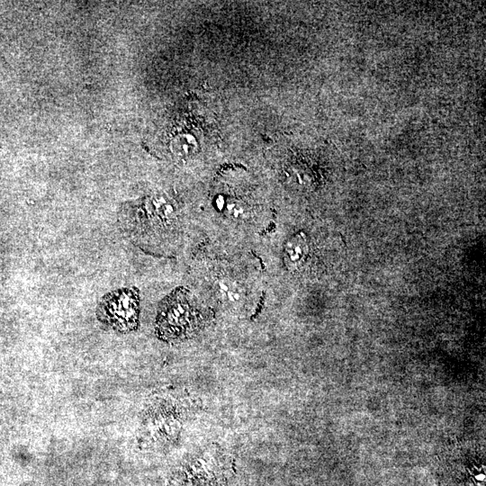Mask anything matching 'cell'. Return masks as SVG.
Instances as JSON below:
<instances>
[{"label": "cell", "mask_w": 486, "mask_h": 486, "mask_svg": "<svg viewBox=\"0 0 486 486\" xmlns=\"http://www.w3.org/2000/svg\"><path fill=\"white\" fill-rule=\"evenodd\" d=\"M307 252L308 247L302 236H294L285 245V263L288 266L295 267L305 259Z\"/></svg>", "instance_id": "obj_6"}, {"label": "cell", "mask_w": 486, "mask_h": 486, "mask_svg": "<svg viewBox=\"0 0 486 486\" xmlns=\"http://www.w3.org/2000/svg\"><path fill=\"white\" fill-rule=\"evenodd\" d=\"M140 297L135 288H122L104 295L96 309V318L105 327L120 332L135 330L139 325Z\"/></svg>", "instance_id": "obj_2"}, {"label": "cell", "mask_w": 486, "mask_h": 486, "mask_svg": "<svg viewBox=\"0 0 486 486\" xmlns=\"http://www.w3.org/2000/svg\"><path fill=\"white\" fill-rule=\"evenodd\" d=\"M216 204L233 220L246 221L250 219V207L243 201L238 199H224L222 196H220V198L216 199Z\"/></svg>", "instance_id": "obj_5"}, {"label": "cell", "mask_w": 486, "mask_h": 486, "mask_svg": "<svg viewBox=\"0 0 486 486\" xmlns=\"http://www.w3.org/2000/svg\"><path fill=\"white\" fill-rule=\"evenodd\" d=\"M248 291L243 284L231 278L220 279L218 293L224 304L232 308H242L248 301Z\"/></svg>", "instance_id": "obj_4"}, {"label": "cell", "mask_w": 486, "mask_h": 486, "mask_svg": "<svg viewBox=\"0 0 486 486\" xmlns=\"http://www.w3.org/2000/svg\"><path fill=\"white\" fill-rule=\"evenodd\" d=\"M201 313L186 291L177 289L160 303L156 333L164 341H176L192 335L201 326Z\"/></svg>", "instance_id": "obj_1"}, {"label": "cell", "mask_w": 486, "mask_h": 486, "mask_svg": "<svg viewBox=\"0 0 486 486\" xmlns=\"http://www.w3.org/2000/svg\"><path fill=\"white\" fill-rule=\"evenodd\" d=\"M231 465L217 452H204L186 463L176 473L174 486H227Z\"/></svg>", "instance_id": "obj_3"}]
</instances>
